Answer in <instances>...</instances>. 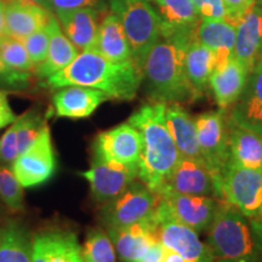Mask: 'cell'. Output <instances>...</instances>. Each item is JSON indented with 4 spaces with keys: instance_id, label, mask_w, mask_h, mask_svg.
<instances>
[{
    "instance_id": "6da1fadb",
    "label": "cell",
    "mask_w": 262,
    "mask_h": 262,
    "mask_svg": "<svg viewBox=\"0 0 262 262\" xmlns=\"http://www.w3.org/2000/svg\"><path fill=\"white\" fill-rule=\"evenodd\" d=\"M194 29H180L160 38L142 67L146 93L152 102L181 103L198 97L186 73V52Z\"/></svg>"
},
{
    "instance_id": "7a4b0ae2",
    "label": "cell",
    "mask_w": 262,
    "mask_h": 262,
    "mask_svg": "<svg viewBox=\"0 0 262 262\" xmlns=\"http://www.w3.org/2000/svg\"><path fill=\"white\" fill-rule=\"evenodd\" d=\"M142 81V71L134 61L113 62L96 51H83L68 67L45 79L42 85L55 90L79 85L102 91L113 100L131 101Z\"/></svg>"
},
{
    "instance_id": "3957f363",
    "label": "cell",
    "mask_w": 262,
    "mask_h": 262,
    "mask_svg": "<svg viewBox=\"0 0 262 262\" xmlns=\"http://www.w3.org/2000/svg\"><path fill=\"white\" fill-rule=\"evenodd\" d=\"M164 112L165 103H146L127 120L140 131L142 137L139 179L155 193L162 189L181 158L165 124Z\"/></svg>"
},
{
    "instance_id": "277c9868",
    "label": "cell",
    "mask_w": 262,
    "mask_h": 262,
    "mask_svg": "<svg viewBox=\"0 0 262 262\" xmlns=\"http://www.w3.org/2000/svg\"><path fill=\"white\" fill-rule=\"evenodd\" d=\"M206 244L212 262H262V249L253 220L222 201Z\"/></svg>"
},
{
    "instance_id": "5b68a950",
    "label": "cell",
    "mask_w": 262,
    "mask_h": 262,
    "mask_svg": "<svg viewBox=\"0 0 262 262\" xmlns=\"http://www.w3.org/2000/svg\"><path fill=\"white\" fill-rule=\"evenodd\" d=\"M110 11L122 22L133 60L142 71L145 60L162 38V19L148 0H111Z\"/></svg>"
},
{
    "instance_id": "8992f818",
    "label": "cell",
    "mask_w": 262,
    "mask_h": 262,
    "mask_svg": "<svg viewBox=\"0 0 262 262\" xmlns=\"http://www.w3.org/2000/svg\"><path fill=\"white\" fill-rule=\"evenodd\" d=\"M158 201L157 193L135 180L117 196L103 203L98 210V220L106 229L131 226L150 217Z\"/></svg>"
},
{
    "instance_id": "52a82bcc",
    "label": "cell",
    "mask_w": 262,
    "mask_h": 262,
    "mask_svg": "<svg viewBox=\"0 0 262 262\" xmlns=\"http://www.w3.org/2000/svg\"><path fill=\"white\" fill-rule=\"evenodd\" d=\"M221 198L247 217L256 220L262 208V171L229 162L221 173Z\"/></svg>"
},
{
    "instance_id": "ba28073f",
    "label": "cell",
    "mask_w": 262,
    "mask_h": 262,
    "mask_svg": "<svg viewBox=\"0 0 262 262\" xmlns=\"http://www.w3.org/2000/svg\"><path fill=\"white\" fill-rule=\"evenodd\" d=\"M194 123L202 158L210 170L216 187L220 193L219 183H220L221 173L231 159L227 114L225 110L219 108V111H210L196 116Z\"/></svg>"
},
{
    "instance_id": "9c48e42d",
    "label": "cell",
    "mask_w": 262,
    "mask_h": 262,
    "mask_svg": "<svg viewBox=\"0 0 262 262\" xmlns=\"http://www.w3.org/2000/svg\"><path fill=\"white\" fill-rule=\"evenodd\" d=\"M156 237L164 248L171 249L187 262H212L208 244L203 243L194 229L176 220L159 203L155 210Z\"/></svg>"
},
{
    "instance_id": "30bf717a",
    "label": "cell",
    "mask_w": 262,
    "mask_h": 262,
    "mask_svg": "<svg viewBox=\"0 0 262 262\" xmlns=\"http://www.w3.org/2000/svg\"><path fill=\"white\" fill-rule=\"evenodd\" d=\"M157 194L159 205L199 234L205 233L211 227L222 202L215 196L182 194L171 191H162Z\"/></svg>"
},
{
    "instance_id": "8fae6325",
    "label": "cell",
    "mask_w": 262,
    "mask_h": 262,
    "mask_svg": "<svg viewBox=\"0 0 262 262\" xmlns=\"http://www.w3.org/2000/svg\"><path fill=\"white\" fill-rule=\"evenodd\" d=\"M24 188H33L48 182L56 171V155L47 125L33 145L21 153L11 166Z\"/></svg>"
},
{
    "instance_id": "7c38bea8",
    "label": "cell",
    "mask_w": 262,
    "mask_h": 262,
    "mask_svg": "<svg viewBox=\"0 0 262 262\" xmlns=\"http://www.w3.org/2000/svg\"><path fill=\"white\" fill-rule=\"evenodd\" d=\"M142 155V137L129 122L102 131L93 145V157L126 166H139Z\"/></svg>"
},
{
    "instance_id": "4fadbf2b",
    "label": "cell",
    "mask_w": 262,
    "mask_h": 262,
    "mask_svg": "<svg viewBox=\"0 0 262 262\" xmlns=\"http://www.w3.org/2000/svg\"><path fill=\"white\" fill-rule=\"evenodd\" d=\"M139 166H126L93 157L91 166L80 175L89 182L94 199L103 204L139 179Z\"/></svg>"
},
{
    "instance_id": "5bb4252c",
    "label": "cell",
    "mask_w": 262,
    "mask_h": 262,
    "mask_svg": "<svg viewBox=\"0 0 262 262\" xmlns=\"http://www.w3.org/2000/svg\"><path fill=\"white\" fill-rule=\"evenodd\" d=\"M162 191H171L191 195L215 196L221 199L215 180L205 163L185 157L180 158L171 175L159 192Z\"/></svg>"
},
{
    "instance_id": "9a60e30c",
    "label": "cell",
    "mask_w": 262,
    "mask_h": 262,
    "mask_svg": "<svg viewBox=\"0 0 262 262\" xmlns=\"http://www.w3.org/2000/svg\"><path fill=\"white\" fill-rule=\"evenodd\" d=\"M227 120L262 136V57L249 73L243 93L232 106Z\"/></svg>"
},
{
    "instance_id": "2e32d148",
    "label": "cell",
    "mask_w": 262,
    "mask_h": 262,
    "mask_svg": "<svg viewBox=\"0 0 262 262\" xmlns=\"http://www.w3.org/2000/svg\"><path fill=\"white\" fill-rule=\"evenodd\" d=\"M157 221L155 212L150 217L131 226L107 228V233L123 262H140L150 245L158 241L156 237Z\"/></svg>"
},
{
    "instance_id": "e0dca14e",
    "label": "cell",
    "mask_w": 262,
    "mask_h": 262,
    "mask_svg": "<svg viewBox=\"0 0 262 262\" xmlns=\"http://www.w3.org/2000/svg\"><path fill=\"white\" fill-rule=\"evenodd\" d=\"M56 90L52 96V107L55 114L61 118H88L104 101L111 100L102 91L79 85H70Z\"/></svg>"
},
{
    "instance_id": "ac0fdd59",
    "label": "cell",
    "mask_w": 262,
    "mask_h": 262,
    "mask_svg": "<svg viewBox=\"0 0 262 262\" xmlns=\"http://www.w3.org/2000/svg\"><path fill=\"white\" fill-rule=\"evenodd\" d=\"M52 12L32 0H6L5 34L24 40L47 26Z\"/></svg>"
},
{
    "instance_id": "d6986e66",
    "label": "cell",
    "mask_w": 262,
    "mask_h": 262,
    "mask_svg": "<svg viewBox=\"0 0 262 262\" xmlns=\"http://www.w3.org/2000/svg\"><path fill=\"white\" fill-rule=\"evenodd\" d=\"M101 12L93 9H74L55 14L62 31L80 52L95 51Z\"/></svg>"
},
{
    "instance_id": "ffe728a7",
    "label": "cell",
    "mask_w": 262,
    "mask_h": 262,
    "mask_svg": "<svg viewBox=\"0 0 262 262\" xmlns=\"http://www.w3.org/2000/svg\"><path fill=\"white\" fill-rule=\"evenodd\" d=\"M262 48V16L256 6L249 10L235 24L234 58L249 72L260 57Z\"/></svg>"
},
{
    "instance_id": "44dd1931",
    "label": "cell",
    "mask_w": 262,
    "mask_h": 262,
    "mask_svg": "<svg viewBox=\"0 0 262 262\" xmlns=\"http://www.w3.org/2000/svg\"><path fill=\"white\" fill-rule=\"evenodd\" d=\"M164 119L181 157L204 162L199 149L194 118L181 104L173 102L165 103Z\"/></svg>"
},
{
    "instance_id": "7402d4cb",
    "label": "cell",
    "mask_w": 262,
    "mask_h": 262,
    "mask_svg": "<svg viewBox=\"0 0 262 262\" xmlns=\"http://www.w3.org/2000/svg\"><path fill=\"white\" fill-rule=\"evenodd\" d=\"M195 39L214 52V72L224 68L234 56L235 26L229 21L201 19L196 27Z\"/></svg>"
},
{
    "instance_id": "603a6c76",
    "label": "cell",
    "mask_w": 262,
    "mask_h": 262,
    "mask_svg": "<svg viewBox=\"0 0 262 262\" xmlns=\"http://www.w3.org/2000/svg\"><path fill=\"white\" fill-rule=\"evenodd\" d=\"M249 73L247 67L233 57L224 68L211 74L209 86L220 110L227 111L233 106L243 93Z\"/></svg>"
},
{
    "instance_id": "cb8c5ba5",
    "label": "cell",
    "mask_w": 262,
    "mask_h": 262,
    "mask_svg": "<svg viewBox=\"0 0 262 262\" xmlns=\"http://www.w3.org/2000/svg\"><path fill=\"white\" fill-rule=\"evenodd\" d=\"M49 26H50V45H49L48 56L34 70L37 77L42 80L64 70L80 54V51L72 44L70 39L66 37L55 14L51 15Z\"/></svg>"
},
{
    "instance_id": "d4e9b609",
    "label": "cell",
    "mask_w": 262,
    "mask_h": 262,
    "mask_svg": "<svg viewBox=\"0 0 262 262\" xmlns=\"http://www.w3.org/2000/svg\"><path fill=\"white\" fill-rule=\"evenodd\" d=\"M95 51L113 62L134 61L122 22L113 12H108L100 22Z\"/></svg>"
},
{
    "instance_id": "484cf974",
    "label": "cell",
    "mask_w": 262,
    "mask_h": 262,
    "mask_svg": "<svg viewBox=\"0 0 262 262\" xmlns=\"http://www.w3.org/2000/svg\"><path fill=\"white\" fill-rule=\"evenodd\" d=\"M228 140L232 162L244 168L262 171L261 135L228 123Z\"/></svg>"
},
{
    "instance_id": "4316f807",
    "label": "cell",
    "mask_w": 262,
    "mask_h": 262,
    "mask_svg": "<svg viewBox=\"0 0 262 262\" xmlns=\"http://www.w3.org/2000/svg\"><path fill=\"white\" fill-rule=\"evenodd\" d=\"M214 70V52L196 39L192 40L186 52V73L189 84L198 97L208 89L209 80Z\"/></svg>"
},
{
    "instance_id": "83f0119b",
    "label": "cell",
    "mask_w": 262,
    "mask_h": 262,
    "mask_svg": "<svg viewBox=\"0 0 262 262\" xmlns=\"http://www.w3.org/2000/svg\"><path fill=\"white\" fill-rule=\"evenodd\" d=\"M33 239L27 228L9 221L0 233V262H32Z\"/></svg>"
},
{
    "instance_id": "f1b7e54d",
    "label": "cell",
    "mask_w": 262,
    "mask_h": 262,
    "mask_svg": "<svg viewBox=\"0 0 262 262\" xmlns=\"http://www.w3.org/2000/svg\"><path fill=\"white\" fill-rule=\"evenodd\" d=\"M162 19V37L180 29L198 27L199 17L192 0H152Z\"/></svg>"
},
{
    "instance_id": "f546056e",
    "label": "cell",
    "mask_w": 262,
    "mask_h": 262,
    "mask_svg": "<svg viewBox=\"0 0 262 262\" xmlns=\"http://www.w3.org/2000/svg\"><path fill=\"white\" fill-rule=\"evenodd\" d=\"M47 262H85L77 235L68 231H47Z\"/></svg>"
},
{
    "instance_id": "4dcf8cb0",
    "label": "cell",
    "mask_w": 262,
    "mask_h": 262,
    "mask_svg": "<svg viewBox=\"0 0 262 262\" xmlns=\"http://www.w3.org/2000/svg\"><path fill=\"white\" fill-rule=\"evenodd\" d=\"M85 262H117V253L107 231L96 227L88 232L81 247Z\"/></svg>"
},
{
    "instance_id": "1f68e13d",
    "label": "cell",
    "mask_w": 262,
    "mask_h": 262,
    "mask_svg": "<svg viewBox=\"0 0 262 262\" xmlns=\"http://www.w3.org/2000/svg\"><path fill=\"white\" fill-rule=\"evenodd\" d=\"M0 60L14 71L29 73L34 71L24 40L10 37L8 34L0 37Z\"/></svg>"
},
{
    "instance_id": "d6a6232c",
    "label": "cell",
    "mask_w": 262,
    "mask_h": 262,
    "mask_svg": "<svg viewBox=\"0 0 262 262\" xmlns=\"http://www.w3.org/2000/svg\"><path fill=\"white\" fill-rule=\"evenodd\" d=\"M18 125L17 140H18V156L27 150L48 125L44 118L41 117L38 110L27 111L25 114L17 117L16 119Z\"/></svg>"
},
{
    "instance_id": "836d02e7",
    "label": "cell",
    "mask_w": 262,
    "mask_h": 262,
    "mask_svg": "<svg viewBox=\"0 0 262 262\" xmlns=\"http://www.w3.org/2000/svg\"><path fill=\"white\" fill-rule=\"evenodd\" d=\"M10 168L0 165V199L9 210L19 212L25 209L24 187Z\"/></svg>"
},
{
    "instance_id": "e575fe53",
    "label": "cell",
    "mask_w": 262,
    "mask_h": 262,
    "mask_svg": "<svg viewBox=\"0 0 262 262\" xmlns=\"http://www.w3.org/2000/svg\"><path fill=\"white\" fill-rule=\"evenodd\" d=\"M24 42L35 70L48 56L49 45H50V26L48 24L42 28L38 29L37 32L24 39Z\"/></svg>"
},
{
    "instance_id": "d590c367",
    "label": "cell",
    "mask_w": 262,
    "mask_h": 262,
    "mask_svg": "<svg viewBox=\"0 0 262 262\" xmlns=\"http://www.w3.org/2000/svg\"><path fill=\"white\" fill-rule=\"evenodd\" d=\"M32 84V75L29 72L14 71L0 60V91L18 93L28 90Z\"/></svg>"
},
{
    "instance_id": "8d00e7d4",
    "label": "cell",
    "mask_w": 262,
    "mask_h": 262,
    "mask_svg": "<svg viewBox=\"0 0 262 262\" xmlns=\"http://www.w3.org/2000/svg\"><path fill=\"white\" fill-rule=\"evenodd\" d=\"M110 2L111 0H49L45 9L52 14H57L68 10L88 8L103 14L104 11L110 10Z\"/></svg>"
},
{
    "instance_id": "74e56055",
    "label": "cell",
    "mask_w": 262,
    "mask_h": 262,
    "mask_svg": "<svg viewBox=\"0 0 262 262\" xmlns=\"http://www.w3.org/2000/svg\"><path fill=\"white\" fill-rule=\"evenodd\" d=\"M17 130L18 125L15 120L0 139V165L12 166L18 157Z\"/></svg>"
},
{
    "instance_id": "f35d334b",
    "label": "cell",
    "mask_w": 262,
    "mask_h": 262,
    "mask_svg": "<svg viewBox=\"0 0 262 262\" xmlns=\"http://www.w3.org/2000/svg\"><path fill=\"white\" fill-rule=\"evenodd\" d=\"M199 19L228 21V12L224 0H192Z\"/></svg>"
},
{
    "instance_id": "ab89813d",
    "label": "cell",
    "mask_w": 262,
    "mask_h": 262,
    "mask_svg": "<svg viewBox=\"0 0 262 262\" xmlns=\"http://www.w3.org/2000/svg\"><path fill=\"white\" fill-rule=\"evenodd\" d=\"M256 2L257 0H224L228 12V21L235 26L238 19L245 12H248L256 5Z\"/></svg>"
},
{
    "instance_id": "60d3db41",
    "label": "cell",
    "mask_w": 262,
    "mask_h": 262,
    "mask_svg": "<svg viewBox=\"0 0 262 262\" xmlns=\"http://www.w3.org/2000/svg\"><path fill=\"white\" fill-rule=\"evenodd\" d=\"M16 119H17V116L14 113L11 106H10L8 93L0 91V129L11 125Z\"/></svg>"
},
{
    "instance_id": "b9f144b4",
    "label": "cell",
    "mask_w": 262,
    "mask_h": 262,
    "mask_svg": "<svg viewBox=\"0 0 262 262\" xmlns=\"http://www.w3.org/2000/svg\"><path fill=\"white\" fill-rule=\"evenodd\" d=\"M163 258V245L157 241L150 245L146 254L143 255L140 262H162Z\"/></svg>"
},
{
    "instance_id": "7bdbcfd3",
    "label": "cell",
    "mask_w": 262,
    "mask_h": 262,
    "mask_svg": "<svg viewBox=\"0 0 262 262\" xmlns=\"http://www.w3.org/2000/svg\"><path fill=\"white\" fill-rule=\"evenodd\" d=\"M162 262H187L181 255L171 250V249L163 247V258Z\"/></svg>"
},
{
    "instance_id": "ee69618b",
    "label": "cell",
    "mask_w": 262,
    "mask_h": 262,
    "mask_svg": "<svg viewBox=\"0 0 262 262\" xmlns=\"http://www.w3.org/2000/svg\"><path fill=\"white\" fill-rule=\"evenodd\" d=\"M5 34V0H0V37Z\"/></svg>"
},
{
    "instance_id": "f6af8a7d",
    "label": "cell",
    "mask_w": 262,
    "mask_h": 262,
    "mask_svg": "<svg viewBox=\"0 0 262 262\" xmlns=\"http://www.w3.org/2000/svg\"><path fill=\"white\" fill-rule=\"evenodd\" d=\"M253 224H254L255 229H256L258 241H260L261 249H262V224H261V222H258L257 220H253Z\"/></svg>"
},
{
    "instance_id": "bcb514c9",
    "label": "cell",
    "mask_w": 262,
    "mask_h": 262,
    "mask_svg": "<svg viewBox=\"0 0 262 262\" xmlns=\"http://www.w3.org/2000/svg\"><path fill=\"white\" fill-rule=\"evenodd\" d=\"M32 2L37 3V4L44 6V8H45V6H47V4L49 3V0H32Z\"/></svg>"
},
{
    "instance_id": "7dc6e473",
    "label": "cell",
    "mask_w": 262,
    "mask_h": 262,
    "mask_svg": "<svg viewBox=\"0 0 262 262\" xmlns=\"http://www.w3.org/2000/svg\"><path fill=\"white\" fill-rule=\"evenodd\" d=\"M256 9L258 10V12H260V15L262 16V0H257L256 2Z\"/></svg>"
},
{
    "instance_id": "c3c4849f",
    "label": "cell",
    "mask_w": 262,
    "mask_h": 262,
    "mask_svg": "<svg viewBox=\"0 0 262 262\" xmlns=\"http://www.w3.org/2000/svg\"><path fill=\"white\" fill-rule=\"evenodd\" d=\"M256 220L258 221V222H261L262 224V208H261V211H260V215H258V217L256 219Z\"/></svg>"
},
{
    "instance_id": "681fc988",
    "label": "cell",
    "mask_w": 262,
    "mask_h": 262,
    "mask_svg": "<svg viewBox=\"0 0 262 262\" xmlns=\"http://www.w3.org/2000/svg\"><path fill=\"white\" fill-rule=\"evenodd\" d=\"M260 57H262V48H261V50H260Z\"/></svg>"
},
{
    "instance_id": "f907efd6",
    "label": "cell",
    "mask_w": 262,
    "mask_h": 262,
    "mask_svg": "<svg viewBox=\"0 0 262 262\" xmlns=\"http://www.w3.org/2000/svg\"><path fill=\"white\" fill-rule=\"evenodd\" d=\"M0 233H2V227H0Z\"/></svg>"
},
{
    "instance_id": "816d5d0a",
    "label": "cell",
    "mask_w": 262,
    "mask_h": 262,
    "mask_svg": "<svg viewBox=\"0 0 262 262\" xmlns=\"http://www.w3.org/2000/svg\"><path fill=\"white\" fill-rule=\"evenodd\" d=\"M149 2H152V0H149Z\"/></svg>"
},
{
    "instance_id": "f5cc1de1",
    "label": "cell",
    "mask_w": 262,
    "mask_h": 262,
    "mask_svg": "<svg viewBox=\"0 0 262 262\" xmlns=\"http://www.w3.org/2000/svg\"><path fill=\"white\" fill-rule=\"evenodd\" d=\"M148 2H149V0H148Z\"/></svg>"
}]
</instances>
